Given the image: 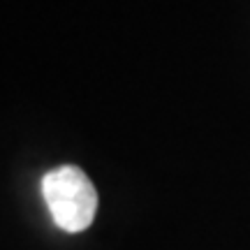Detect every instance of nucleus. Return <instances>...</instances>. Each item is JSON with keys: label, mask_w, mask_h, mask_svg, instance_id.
Wrapping results in <instances>:
<instances>
[{"label": "nucleus", "mask_w": 250, "mask_h": 250, "mask_svg": "<svg viewBox=\"0 0 250 250\" xmlns=\"http://www.w3.org/2000/svg\"><path fill=\"white\" fill-rule=\"evenodd\" d=\"M42 195L54 223L65 232H83L98 215V190L74 165L49 171L42 179Z\"/></svg>", "instance_id": "f257e3e1"}]
</instances>
